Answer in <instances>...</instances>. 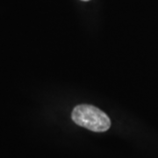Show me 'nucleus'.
<instances>
[{"instance_id":"1","label":"nucleus","mask_w":158,"mask_h":158,"mask_svg":"<svg viewBox=\"0 0 158 158\" xmlns=\"http://www.w3.org/2000/svg\"><path fill=\"white\" fill-rule=\"evenodd\" d=\"M71 117L76 124L93 132H106L111 127V120L107 115L90 105L76 106Z\"/></svg>"},{"instance_id":"2","label":"nucleus","mask_w":158,"mask_h":158,"mask_svg":"<svg viewBox=\"0 0 158 158\" xmlns=\"http://www.w3.org/2000/svg\"><path fill=\"white\" fill-rule=\"evenodd\" d=\"M83 1H89V0H83Z\"/></svg>"}]
</instances>
